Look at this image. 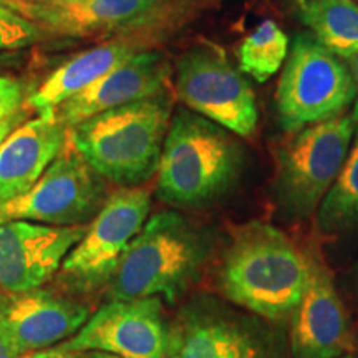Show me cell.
<instances>
[{"label":"cell","mask_w":358,"mask_h":358,"mask_svg":"<svg viewBox=\"0 0 358 358\" xmlns=\"http://www.w3.org/2000/svg\"><path fill=\"white\" fill-rule=\"evenodd\" d=\"M310 254L272 224L249 221L232 229L217 271V285L236 307L282 322L301 303Z\"/></svg>","instance_id":"6da1fadb"},{"label":"cell","mask_w":358,"mask_h":358,"mask_svg":"<svg viewBox=\"0 0 358 358\" xmlns=\"http://www.w3.org/2000/svg\"><path fill=\"white\" fill-rule=\"evenodd\" d=\"M244 163L234 133L181 108L171 116L164 138L156 194L173 208H206L234 189Z\"/></svg>","instance_id":"7a4b0ae2"},{"label":"cell","mask_w":358,"mask_h":358,"mask_svg":"<svg viewBox=\"0 0 358 358\" xmlns=\"http://www.w3.org/2000/svg\"><path fill=\"white\" fill-rule=\"evenodd\" d=\"M211 252L213 239L204 229L176 211L156 213L128 245L108 297H158L174 306L199 279Z\"/></svg>","instance_id":"3957f363"},{"label":"cell","mask_w":358,"mask_h":358,"mask_svg":"<svg viewBox=\"0 0 358 358\" xmlns=\"http://www.w3.org/2000/svg\"><path fill=\"white\" fill-rule=\"evenodd\" d=\"M173 100L168 93L103 111L69 128V145L95 171L122 187L158 171Z\"/></svg>","instance_id":"277c9868"},{"label":"cell","mask_w":358,"mask_h":358,"mask_svg":"<svg viewBox=\"0 0 358 358\" xmlns=\"http://www.w3.org/2000/svg\"><path fill=\"white\" fill-rule=\"evenodd\" d=\"M357 122L350 115L292 133L275 155L274 196L285 217L303 221L319 211L345 164Z\"/></svg>","instance_id":"5b68a950"},{"label":"cell","mask_w":358,"mask_h":358,"mask_svg":"<svg viewBox=\"0 0 358 358\" xmlns=\"http://www.w3.org/2000/svg\"><path fill=\"white\" fill-rule=\"evenodd\" d=\"M150 209L151 192L143 186L120 187L108 194L87 232L62 262L55 275L57 289L78 299L108 289L128 245L148 221Z\"/></svg>","instance_id":"8992f818"},{"label":"cell","mask_w":358,"mask_h":358,"mask_svg":"<svg viewBox=\"0 0 358 358\" xmlns=\"http://www.w3.org/2000/svg\"><path fill=\"white\" fill-rule=\"evenodd\" d=\"M357 87L345 60L312 34L295 35L277 85V118L282 129L295 133L345 113L355 103Z\"/></svg>","instance_id":"52a82bcc"},{"label":"cell","mask_w":358,"mask_h":358,"mask_svg":"<svg viewBox=\"0 0 358 358\" xmlns=\"http://www.w3.org/2000/svg\"><path fill=\"white\" fill-rule=\"evenodd\" d=\"M166 358H285L279 335L252 313L199 295L169 324Z\"/></svg>","instance_id":"ba28073f"},{"label":"cell","mask_w":358,"mask_h":358,"mask_svg":"<svg viewBox=\"0 0 358 358\" xmlns=\"http://www.w3.org/2000/svg\"><path fill=\"white\" fill-rule=\"evenodd\" d=\"M178 98L194 113L249 138L256 131L259 110L250 83L221 48L196 43L176 62Z\"/></svg>","instance_id":"9c48e42d"},{"label":"cell","mask_w":358,"mask_h":358,"mask_svg":"<svg viewBox=\"0 0 358 358\" xmlns=\"http://www.w3.org/2000/svg\"><path fill=\"white\" fill-rule=\"evenodd\" d=\"M106 179L69 143L25 194L0 206V222L30 221L47 226H87L103 208Z\"/></svg>","instance_id":"30bf717a"},{"label":"cell","mask_w":358,"mask_h":358,"mask_svg":"<svg viewBox=\"0 0 358 358\" xmlns=\"http://www.w3.org/2000/svg\"><path fill=\"white\" fill-rule=\"evenodd\" d=\"M169 325L158 297L110 299L62 343L71 352H103L120 358H166Z\"/></svg>","instance_id":"8fae6325"},{"label":"cell","mask_w":358,"mask_h":358,"mask_svg":"<svg viewBox=\"0 0 358 358\" xmlns=\"http://www.w3.org/2000/svg\"><path fill=\"white\" fill-rule=\"evenodd\" d=\"M87 226L0 222V290L8 297L43 287L82 239Z\"/></svg>","instance_id":"7c38bea8"},{"label":"cell","mask_w":358,"mask_h":358,"mask_svg":"<svg viewBox=\"0 0 358 358\" xmlns=\"http://www.w3.org/2000/svg\"><path fill=\"white\" fill-rule=\"evenodd\" d=\"M290 348L294 358H342L353 350L347 308L332 274L315 254H310L306 289L292 315Z\"/></svg>","instance_id":"4fadbf2b"},{"label":"cell","mask_w":358,"mask_h":358,"mask_svg":"<svg viewBox=\"0 0 358 358\" xmlns=\"http://www.w3.org/2000/svg\"><path fill=\"white\" fill-rule=\"evenodd\" d=\"M88 319L90 308L78 297L38 287L10 297L0 315V335L19 355H27L66 342Z\"/></svg>","instance_id":"5bb4252c"},{"label":"cell","mask_w":358,"mask_h":358,"mask_svg":"<svg viewBox=\"0 0 358 358\" xmlns=\"http://www.w3.org/2000/svg\"><path fill=\"white\" fill-rule=\"evenodd\" d=\"M171 65L159 52H138L82 93L57 106L66 128L129 103L166 93Z\"/></svg>","instance_id":"9a60e30c"},{"label":"cell","mask_w":358,"mask_h":358,"mask_svg":"<svg viewBox=\"0 0 358 358\" xmlns=\"http://www.w3.org/2000/svg\"><path fill=\"white\" fill-rule=\"evenodd\" d=\"M69 143L55 110L19 124L0 143V206L25 194Z\"/></svg>","instance_id":"2e32d148"},{"label":"cell","mask_w":358,"mask_h":358,"mask_svg":"<svg viewBox=\"0 0 358 358\" xmlns=\"http://www.w3.org/2000/svg\"><path fill=\"white\" fill-rule=\"evenodd\" d=\"M8 7L37 24L47 35L87 37L122 29L143 19L161 0H66L60 3H29L6 0Z\"/></svg>","instance_id":"e0dca14e"},{"label":"cell","mask_w":358,"mask_h":358,"mask_svg":"<svg viewBox=\"0 0 358 358\" xmlns=\"http://www.w3.org/2000/svg\"><path fill=\"white\" fill-rule=\"evenodd\" d=\"M134 53H138L136 43L118 38L88 48L52 71L47 80L27 96V103L37 113L55 110L127 62Z\"/></svg>","instance_id":"ac0fdd59"},{"label":"cell","mask_w":358,"mask_h":358,"mask_svg":"<svg viewBox=\"0 0 358 358\" xmlns=\"http://www.w3.org/2000/svg\"><path fill=\"white\" fill-rule=\"evenodd\" d=\"M295 8L308 34L342 60L358 52L357 0H295Z\"/></svg>","instance_id":"d6986e66"},{"label":"cell","mask_w":358,"mask_h":358,"mask_svg":"<svg viewBox=\"0 0 358 358\" xmlns=\"http://www.w3.org/2000/svg\"><path fill=\"white\" fill-rule=\"evenodd\" d=\"M322 234H342L358 227V136L345 164L317 211Z\"/></svg>","instance_id":"ffe728a7"},{"label":"cell","mask_w":358,"mask_h":358,"mask_svg":"<svg viewBox=\"0 0 358 358\" xmlns=\"http://www.w3.org/2000/svg\"><path fill=\"white\" fill-rule=\"evenodd\" d=\"M289 55V37L274 20H264L241 43L239 69L259 83L282 69Z\"/></svg>","instance_id":"44dd1931"},{"label":"cell","mask_w":358,"mask_h":358,"mask_svg":"<svg viewBox=\"0 0 358 358\" xmlns=\"http://www.w3.org/2000/svg\"><path fill=\"white\" fill-rule=\"evenodd\" d=\"M47 34L37 24L0 0V52L20 50L40 42Z\"/></svg>","instance_id":"7402d4cb"},{"label":"cell","mask_w":358,"mask_h":358,"mask_svg":"<svg viewBox=\"0 0 358 358\" xmlns=\"http://www.w3.org/2000/svg\"><path fill=\"white\" fill-rule=\"evenodd\" d=\"M27 100V88L19 78L0 75V123L20 116Z\"/></svg>","instance_id":"603a6c76"},{"label":"cell","mask_w":358,"mask_h":358,"mask_svg":"<svg viewBox=\"0 0 358 358\" xmlns=\"http://www.w3.org/2000/svg\"><path fill=\"white\" fill-rule=\"evenodd\" d=\"M78 352H71L60 343V345L45 348V350L27 353V355H22L20 358H78Z\"/></svg>","instance_id":"cb8c5ba5"},{"label":"cell","mask_w":358,"mask_h":358,"mask_svg":"<svg viewBox=\"0 0 358 358\" xmlns=\"http://www.w3.org/2000/svg\"><path fill=\"white\" fill-rule=\"evenodd\" d=\"M347 62H348V66H350V71L353 75V80H355V87H357V98H355V103H353L352 116L358 123V52L350 58V60H347Z\"/></svg>","instance_id":"d4e9b609"},{"label":"cell","mask_w":358,"mask_h":358,"mask_svg":"<svg viewBox=\"0 0 358 358\" xmlns=\"http://www.w3.org/2000/svg\"><path fill=\"white\" fill-rule=\"evenodd\" d=\"M20 60V55L17 52H0V70L8 69V66L15 65Z\"/></svg>","instance_id":"484cf974"},{"label":"cell","mask_w":358,"mask_h":358,"mask_svg":"<svg viewBox=\"0 0 358 358\" xmlns=\"http://www.w3.org/2000/svg\"><path fill=\"white\" fill-rule=\"evenodd\" d=\"M22 355H19L13 348L8 345V342L6 338L0 335V358H20Z\"/></svg>","instance_id":"4316f807"},{"label":"cell","mask_w":358,"mask_h":358,"mask_svg":"<svg viewBox=\"0 0 358 358\" xmlns=\"http://www.w3.org/2000/svg\"><path fill=\"white\" fill-rule=\"evenodd\" d=\"M17 123H19V116H15V118H10V120H7V122L0 123V141H2L3 138H6L7 134L17 127Z\"/></svg>","instance_id":"83f0119b"},{"label":"cell","mask_w":358,"mask_h":358,"mask_svg":"<svg viewBox=\"0 0 358 358\" xmlns=\"http://www.w3.org/2000/svg\"><path fill=\"white\" fill-rule=\"evenodd\" d=\"M78 358H120V357L110 355V353H103V352H83L80 353Z\"/></svg>","instance_id":"f1b7e54d"},{"label":"cell","mask_w":358,"mask_h":358,"mask_svg":"<svg viewBox=\"0 0 358 358\" xmlns=\"http://www.w3.org/2000/svg\"><path fill=\"white\" fill-rule=\"evenodd\" d=\"M8 301H10V297H8V295H6L2 292V290H0V315H2V312L6 310Z\"/></svg>","instance_id":"f546056e"},{"label":"cell","mask_w":358,"mask_h":358,"mask_svg":"<svg viewBox=\"0 0 358 358\" xmlns=\"http://www.w3.org/2000/svg\"><path fill=\"white\" fill-rule=\"evenodd\" d=\"M22 2H29V3H60V2H66V0H22Z\"/></svg>","instance_id":"4dcf8cb0"},{"label":"cell","mask_w":358,"mask_h":358,"mask_svg":"<svg viewBox=\"0 0 358 358\" xmlns=\"http://www.w3.org/2000/svg\"><path fill=\"white\" fill-rule=\"evenodd\" d=\"M0 143H2V141H0Z\"/></svg>","instance_id":"1f68e13d"},{"label":"cell","mask_w":358,"mask_h":358,"mask_svg":"<svg viewBox=\"0 0 358 358\" xmlns=\"http://www.w3.org/2000/svg\"><path fill=\"white\" fill-rule=\"evenodd\" d=\"M357 2H358V0H357Z\"/></svg>","instance_id":"d6a6232c"},{"label":"cell","mask_w":358,"mask_h":358,"mask_svg":"<svg viewBox=\"0 0 358 358\" xmlns=\"http://www.w3.org/2000/svg\"><path fill=\"white\" fill-rule=\"evenodd\" d=\"M357 280H358V279H357Z\"/></svg>","instance_id":"836d02e7"}]
</instances>
